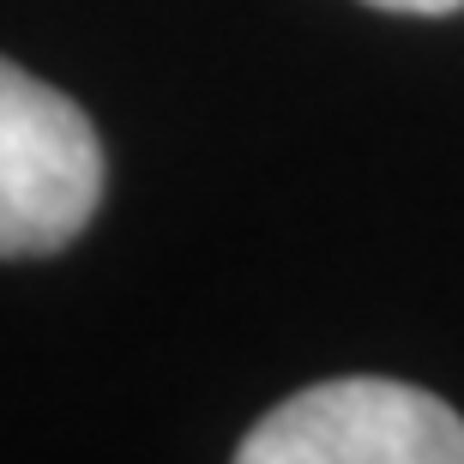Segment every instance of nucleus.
<instances>
[{
  "mask_svg": "<svg viewBox=\"0 0 464 464\" xmlns=\"http://www.w3.org/2000/svg\"><path fill=\"white\" fill-rule=\"evenodd\" d=\"M103 139L67 91L0 54V259H43L103 206Z\"/></svg>",
  "mask_w": 464,
  "mask_h": 464,
  "instance_id": "obj_1",
  "label": "nucleus"
},
{
  "mask_svg": "<svg viewBox=\"0 0 464 464\" xmlns=\"http://www.w3.org/2000/svg\"><path fill=\"white\" fill-rule=\"evenodd\" d=\"M236 464H464V416L404 380L344 374L266 411Z\"/></svg>",
  "mask_w": 464,
  "mask_h": 464,
  "instance_id": "obj_2",
  "label": "nucleus"
},
{
  "mask_svg": "<svg viewBox=\"0 0 464 464\" xmlns=\"http://www.w3.org/2000/svg\"><path fill=\"white\" fill-rule=\"evenodd\" d=\"M368 6H380V13H411V18H447V13H459L464 0H368Z\"/></svg>",
  "mask_w": 464,
  "mask_h": 464,
  "instance_id": "obj_3",
  "label": "nucleus"
}]
</instances>
